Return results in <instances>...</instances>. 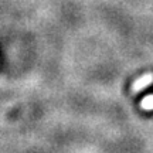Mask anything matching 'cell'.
Returning <instances> with one entry per match:
<instances>
[{
    "instance_id": "7a4b0ae2",
    "label": "cell",
    "mask_w": 153,
    "mask_h": 153,
    "mask_svg": "<svg viewBox=\"0 0 153 153\" xmlns=\"http://www.w3.org/2000/svg\"><path fill=\"white\" fill-rule=\"evenodd\" d=\"M140 108L143 111H153V94L152 95H146L140 101Z\"/></svg>"
},
{
    "instance_id": "6da1fadb",
    "label": "cell",
    "mask_w": 153,
    "mask_h": 153,
    "mask_svg": "<svg viewBox=\"0 0 153 153\" xmlns=\"http://www.w3.org/2000/svg\"><path fill=\"white\" fill-rule=\"evenodd\" d=\"M153 84V74L152 72H148V74H143L142 76H139L136 81L132 84V92L133 94H137L143 91V89H146L149 85H152Z\"/></svg>"
}]
</instances>
